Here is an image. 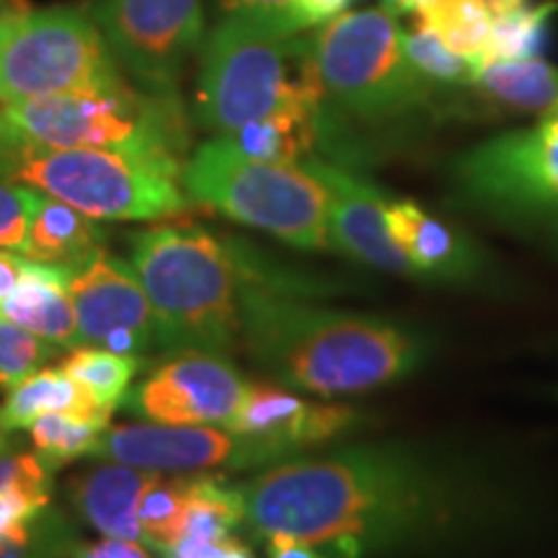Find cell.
<instances>
[{"label": "cell", "instance_id": "cell-31", "mask_svg": "<svg viewBox=\"0 0 558 558\" xmlns=\"http://www.w3.org/2000/svg\"><path fill=\"white\" fill-rule=\"evenodd\" d=\"M60 347L0 316V390H9L47 365Z\"/></svg>", "mask_w": 558, "mask_h": 558}, {"label": "cell", "instance_id": "cell-4", "mask_svg": "<svg viewBox=\"0 0 558 558\" xmlns=\"http://www.w3.org/2000/svg\"><path fill=\"white\" fill-rule=\"evenodd\" d=\"M300 13L228 16L202 47L194 120L215 137L262 120L298 96H324Z\"/></svg>", "mask_w": 558, "mask_h": 558}, {"label": "cell", "instance_id": "cell-27", "mask_svg": "<svg viewBox=\"0 0 558 558\" xmlns=\"http://www.w3.org/2000/svg\"><path fill=\"white\" fill-rule=\"evenodd\" d=\"M556 11L558 3H543L538 9L520 5V9L494 13L492 39H488L484 68L492 65V62H518L538 58L543 45H546L548 21Z\"/></svg>", "mask_w": 558, "mask_h": 558}, {"label": "cell", "instance_id": "cell-16", "mask_svg": "<svg viewBox=\"0 0 558 558\" xmlns=\"http://www.w3.org/2000/svg\"><path fill=\"white\" fill-rule=\"evenodd\" d=\"M303 169H308L329 194V246L388 275L418 279L414 264L388 230L386 207L390 199L386 194L320 158H305Z\"/></svg>", "mask_w": 558, "mask_h": 558}, {"label": "cell", "instance_id": "cell-41", "mask_svg": "<svg viewBox=\"0 0 558 558\" xmlns=\"http://www.w3.org/2000/svg\"><path fill=\"white\" fill-rule=\"evenodd\" d=\"M215 558H254V556H251V550H248L246 546H243V543H241L239 538H230L228 546L222 548L220 554L215 556Z\"/></svg>", "mask_w": 558, "mask_h": 558}, {"label": "cell", "instance_id": "cell-37", "mask_svg": "<svg viewBox=\"0 0 558 558\" xmlns=\"http://www.w3.org/2000/svg\"><path fill=\"white\" fill-rule=\"evenodd\" d=\"M264 546H267L269 558H337L331 548L320 550V546L288 538V535H271V538L264 541Z\"/></svg>", "mask_w": 558, "mask_h": 558}, {"label": "cell", "instance_id": "cell-5", "mask_svg": "<svg viewBox=\"0 0 558 558\" xmlns=\"http://www.w3.org/2000/svg\"><path fill=\"white\" fill-rule=\"evenodd\" d=\"M0 132L52 148H99L156 160L184 171L190 150L179 96L132 86L75 90L45 99L0 104Z\"/></svg>", "mask_w": 558, "mask_h": 558}, {"label": "cell", "instance_id": "cell-2", "mask_svg": "<svg viewBox=\"0 0 558 558\" xmlns=\"http://www.w3.org/2000/svg\"><path fill=\"white\" fill-rule=\"evenodd\" d=\"M241 341L279 386L324 399L403 380L429 354L427 339L409 326L271 288L256 262L241 292Z\"/></svg>", "mask_w": 558, "mask_h": 558}, {"label": "cell", "instance_id": "cell-6", "mask_svg": "<svg viewBox=\"0 0 558 558\" xmlns=\"http://www.w3.org/2000/svg\"><path fill=\"white\" fill-rule=\"evenodd\" d=\"M0 179L50 194L96 220H163L192 207L181 171L99 148H52L0 132Z\"/></svg>", "mask_w": 558, "mask_h": 558}, {"label": "cell", "instance_id": "cell-29", "mask_svg": "<svg viewBox=\"0 0 558 558\" xmlns=\"http://www.w3.org/2000/svg\"><path fill=\"white\" fill-rule=\"evenodd\" d=\"M192 476V473H190ZM190 476L166 478L163 473L145 488L137 505V522L143 527L145 546L158 550L169 548L179 538L181 514L186 507V492H190Z\"/></svg>", "mask_w": 558, "mask_h": 558}, {"label": "cell", "instance_id": "cell-13", "mask_svg": "<svg viewBox=\"0 0 558 558\" xmlns=\"http://www.w3.org/2000/svg\"><path fill=\"white\" fill-rule=\"evenodd\" d=\"M70 298L83 344L137 360L158 354L156 313L130 262L99 251L73 275Z\"/></svg>", "mask_w": 558, "mask_h": 558}, {"label": "cell", "instance_id": "cell-45", "mask_svg": "<svg viewBox=\"0 0 558 558\" xmlns=\"http://www.w3.org/2000/svg\"><path fill=\"white\" fill-rule=\"evenodd\" d=\"M0 11H5V0H0Z\"/></svg>", "mask_w": 558, "mask_h": 558}, {"label": "cell", "instance_id": "cell-24", "mask_svg": "<svg viewBox=\"0 0 558 558\" xmlns=\"http://www.w3.org/2000/svg\"><path fill=\"white\" fill-rule=\"evenodd\" d=\"M239 525H243L241 488L235 484H228L220 476L192 473L177 541L197 538L222 543L233 538V530Z\"/></svg>", "mask_w": 558, "mask_h": 558}, {"label": "cell", "instance_id": "cell-40", "mask_svg": "<svg viewBox=\"0 0 558 558\" xmlns=\"http://www.w3.org/2000/svg\"><path fill=\"white\" fill-rule=\"evenodd\" d=\"M439 3H442V0H401L396 16H399V13H416V16H424V13L437 9Z\"/></svg>", "mask_w": 558, "mask_h": 558}, {"label": "cell", "instance_id": "cell-19", "mask_svg": "<svg viewBox=\"0 0 558 558\" xmlns=\"http://www.w3.org/2000/svg\"><path fill=\"white\" fill-rule=\"evenodd\" d=\"M78 269L62 264H39L29 277L16 284L9 298L0 300V316L24 326L60 349L83 344L70 282Z\"/></svg>", "mask_w": 558, "mask_h": 558}, {"label": "cell", "instance_id": "cell-43", "mask_svg": "<svg viewBox=\"0 0 558 558\" xmlns=\"http://www.w3.org/2000/svg\"><path fill=\"white\" fill-rule=\"evenodd\" d=\"M399 3H401V0H383V9L396 16V11H399Z\"/></svg>", "mask_w": 558, "mask_h": 558}, {"label": "cell", "instance_id": "cell-17", "mask_svg": "<svg viewBox=\"0 0 558 558\" xmlns=\"http://www.w3.org/2000/svg\"><path fill=\"white\" fill-rule=\"evenodd\" d=\"M386 222L393 241L414 264L418 279L465 282V279L478 277L481 254L476 246L448 222L418 207L416 202L390 199Z\"/></svg>", "mask_w": 558, "mask_h": 558}, {"label": "cell", "instance_id": "cell-11", "mask_svg": "<svg viewBox=\"0 0 558 558\" xmlns=\"http://www.w3.org/2000/svg\"><path fill=\"white\" fill-rule=\"evenodd\" d=\"M94 21L137 88L179 96L181 73L202 47V0H101Z\"/></svg>", "mask_w": 558, "mask_h": 558}, {"label": "cell", "instance_id": "cell-25", "mask_svg": "<svg viewBox=\"0 0 558 558\" xmlns=\"http://www.w3.org/2000/svg\"><path fill=\"white\" fill-rule=\"evenodd\" d=\"M68 373L104 411L114 414L128 399L132 380L143 367V360L130 354H117L111 349L81 344L70 349L68 357L58 365Z\"/></svg>", "mask_w": 558, "mask_h": 558}, {"label": "cell", "instance_id": "cell-28", "mask_svg": "<svg viewBox=\"0 0 558 558\" xmlns=\"http://www.w3.org/2000/svg\"><path fill=\"white\" fill-rule=\"evenodd\" d=\"M107 429L104 424L88 422L70 414H45L29 427L32 450L45 460L50 471H58L73 460L90 458L101 432Z\"/></svg>", "mask_w": 558, "mask_h": 558}, {"label": "cell", "instance_id": "cell-35", "mask_svg": "<svg viewBox=\"0 0 558 558\" xmlns=\"http://www.w3.org/2000/svg\"><path fill=\"white\" fill-rule=\"evenodd\" d=\"M75 558H150L145 550V543L124 541V538H109L104 535L99 543H83Z\"/></svg>", "mask_w": 558, "mask_h": 558}, {"label": "cell", "instance_id": "cell-36", "mask_svg": "<svg viewBox=\"0 0 558 558\" xmlns=\"http://www.w3.org/2000/svg\"><path fill=\"white\" fill-rule=\"evenodd\" d=\"M41 262L26 259V256L16 254V251L0 248V300H5L16 290V284L24 277H29Z\"/></svg>", "mask_w": 558, "mask_h": 558}, {"label": "cell", "instance_id": "cell-34", "mask_svg": "<svg viewBox=\"0 0 558 558\" xmlns=\"http://www.w3.org/2000/svg\"><path fill=\"white\" fill-rule=\"evenodd\" d=\"M34 190L0 179V248L24 254Z\"/></svg>", "mask_w": 558, "mask_h": 558}, {"label": "cell", "instance_id": "cell-3", "mask_svg": "<svg viewBox=\"0 0 558 558\" xmlns=\"http://www.w3.org/2000/svg\"><path fill=\"white\" fill-rule=\"evenodd\" d=\"M130 264L158 326V354L235 352L241 292L256 256L213 230L179 222L130 235Z\"/></svg>", "mask_w": 558, "mask_h": 558}, {"label": "cell", "instance_id": "cell-26", "mask_svg": "<svg viewBox=\"0 0 558 558\" xmlns=\"http://www.w3.org/2000/svg\"><path fill=\"white\" fill-rule=\"evenodd\" d=\"M424 26L439 34V39L450 47L452 52L463 54L478 70L484 68L488 39H492L494 13L486 0H442L437 9L424 16H416Z\"/></svg>", "mask_w": 558, "mask_h": 558}, {"label": "cell", "instance_id": "cell-44", "mask_svg": "<svg viewBox=\"0 0 558 558\" xmlns=\"http://www.w3.org/2000/svg\"><path fill=\"white\" fill-rule=\"evenodd\" d=\"M9 445H11V432H5L3 427H0V450L9 448Z\"/></svg>", "mask_w": 558, "mask_h": 558}, {"label": "cell", "instance_id": "cell-39", "mask_svg": "<svg viewBox=\"0 0 558 558\" xmlns=\"http://www.w3.org/2000/svg\"><path fill=\"white\" fill-rule=\"evenodd\" d=\"M347 3L349 0H298V11L300 16L308 21V26H313L339 16L347 9Z\"/></svg>", "mask_w": 558, "mask_h": 558}, {"label": "cell", "instance_id": "cell-22", "mask_svg": "<svg viewBox=\"0 0 558 558\" xmlns=\"http://www.w3.org/2000/svg\"><path fill=\"white\" fill-rule=\"evenodd\" d=\"M45 414H70L111 427L109 411H104L60 367H39L29 378L5 390L0 403V427L13 435L19 429H29Z\"/></svg>", "mask_w": 558, "mask_h": 558}, {"label": "cell", "instance_id": "cell-42", "mask_svg": "<svg viewBox=\"0 0 558 558\" xmlns=\"http://www.w3.org/2000/svg\"><path fill=\"white\" fill-rule=\"evenodd\" d=\"M488 9L492 13H505V11H512V9H520V5H525V0H486Z\"/></svg>", "mask_w": 558, "mask_h": 558}, {"label": "cell", "instance_id": "cell-1", "mask_svg": "<svg viewBox=\"0 0 558 558\" xmlns=\"http://www.w3.org/2000/svg\"><path fill=\"white\" fill-rule=\"evenodd\" d=\"M243 525L337 558L435 548L488 520L497 499L463 460L414 442H360L267 465L246 484Z\"/></svg>", "mask_w": 558, "mask_h": 558}, {"label": "cell", "instance_id": "cell-15", "mask_svg": "<svg viewBox=\"0 0 558 558\" xmlns=\"http://www.w3.org/2000/svg\"><path fill=\"white\" fill-rule=\"evenodd\" d=\"M90 458L145 471L256 469L251 445L228 427L209 424H122L101 432Z\"/></svg>", "mask_w": 558, "mask_h": 558}, {"label": "cell", "instance_id": "cell-14", "mask_svg": "<svg viewBox=\"0 0 558 558\" xmlns=\"http://www.w3.org/2000/svg\"><path fill=\"white\" fill-rule=\"evenodd\" d=\"M357 422V411L344 403L311 401L271 383H248L239 414L228 429L251 445L256 469H267L344 437Z\"/></svg>", "mask_w": 558, "mask_h": 558}, {"label": "cell", "instance_id": "cell-32", "mask_svg": "<svg viewBox=\"0 0 558 558\" xmlns=\"http://www.w3.org/2000/svg\"><path fill=\"white\" fill-rule=\"evenodd\" d=\"M83 546L78 530L65 518V512L50 507L37 538L32 543H3L0 541V558H75Z\"/></svg>", "mask_w": 558, "mask_h": 558}, {"label": "cell", "instance_id": "cell-8", "mask_svg": "<svg viewBox=\"0 0 558 558\" xmlns=\"http://www.w3.org/2000/svg\"><path fill=\"white\" fill-rule=\"evenodd\" d=\"M122 86L120 62L88 11H0V104Z\"/></svg>", "mask_w": 558, "mask_h": 558}, {"label": "cell", "instance_id": "cell-9", "mask_svg": "<svg viewBox=\"0 0 558 558\" xmlns=\"http://www.w3.org/2000/svg\"><path fill=\"white\" fill-rule=\"evenodd\" d=\"M313 60L324 101L354 120H393L429 96V81L409 62L399 21L386 9L333 16L313 37Z\"/></svg>", "mask_w": 558, "mask_h": 558}, {"label": "cell", "instance_id": "cell-10", "mask_svg": "<svg viewBox=\"0 0 558 558\" xmlns=\"http://www.w3.org/2000/svg\"><path fill=\"white\" fill-rule=\"evenodd\" d=\"M463 190L505 218L558 226V107L533 130L507 132L473 148L458 163Z\"/></svg>", "mask_w": 558, "mask_h": 558}, {"label": "cell", "instance_id": "cell-23", "mask_svg": "<svg viewBox=\"0 0 558 558\" xmlns=\"http://www.w3.org/2000/svg\"><path fill=\"white\" fill-rule=\"evenodd\" d=\"M488 99L518 111H546L558 107V68L546 60L492 62L473 81Z\"/></svg>", "mask_w": 558, "mask_h": 558}, {"label": "cell", "instance_id": "cell-12", "mask_svg": "<svg viewBox=\"0 0 558 558\" xmlns=\"http://www.w3.org/2000/svg\"><path fill=\"white\" fill-rule=\"evenodd\" d=\"M246 390L248 383L226 354L179 352L130 388L122 409L156 424L230 427Z\"/></svg>", "mask_w": 558, "mask_h": 558}, {"label": "cell", "instance_id": "cell-7", "mask_svg": "<svg viewBox=\"0 0 558 558\" xmlns=\"http://www.w3.org/2000/svg\"><path fill=\"white\" fill-rule=\"evenodd\" d=\"M181 190L192 205L218 209L290 246L329 248V194L303 163L251 158L226 137H213L186 158Z\"/></svg>", "mask_w": 558, "mask_h": 558}, {"label": "cell", "instance_id": "cell-18", "mask_svg": "<svg viewBox=\"0 0 558 558\" xmlns=\"http://www.w3.org/2000/svg\"><path fill=\"white\" fill-rule=\"evenodd\" d=\"M160 476L158 471L124 463H101L70 481L68 494L78 518L109 538L145 543L137 522V505L145 488Z\"/></svg>", "mask_w": 558, "mask_h": 558}, {"label": "cell", "instance_id": "cell-33", "mask_svg": "<svg viewBox=\"0 0 558 558\" xmlns=\"http://www.w3.org/2000/svg\"><path fill=\"white\" fill-rule=\"evenodd\" d=\"M54 471L45 465L37 452H24L13 448L0 450V488H21V492L39 494V497L52 499Z\"/></svg>", "mask_w": 558, "mask_h": 558}, {"label": "cell", "instance_id": "cell-38", "mask_svg": "<svg viewBox=\"0 0 558 558\" xmlns=\"http://www.w3.org/2000/svg\"><path fill=\"white\" fill-rule=\"evenodd\" d=\"M218 3L222 11L230 13V16H239V13H295L298 11V0H218Z\"/></svg>", "mask_w": 558, "mask_h": 558}, {"label": "cell", "instance_id": "cell-30", "mask_svg": "<svg viewBox=\"0 0 558 558\" xmlns=\"http://www.w3.org/2000/svg\"><path fill=\"white\" fill-rule=\"evenodd\" d=\"M403 52L416 73L424 81L448 83V86H473L476 81V65L465 60L463 54L452 52L439 34H435L422 21H416L414 32H403Z\"/></svg>", "mask_w": 558, "mask_h": 558}, {"label": "cell", "instance_id": "cell-21", "mask_svg": "<svg viewBox=\"0 0 558 558\" xmlns=\"http://www.w3.org/2000/svg\"><path fill=\"white\" fill-rule=\"evenodd\" d=\"M320 107L324 96H298L279 104L262 120L222 137L251 158L271 163H303L320 137Z\"/></svg>", "mask_w": 558, "mask_h": 558}, {"label": "cell", "instance_id": "cell-20", "mask_svg": "<svg viewBox=\"0 0 558 558\" xmlns=\"http://www.w3.org/2000/svg\"><path fill=\"white\" fill-rule=\"evenodd\" d=\"M109 239V230L90 215L34 190V202L26 228V259L41 264H62L81 269L94 259Z\"/></svg>", "mask_w": 558, "mask_h": 558}]
</instances>
